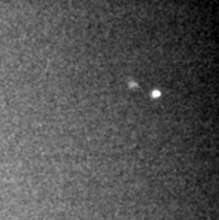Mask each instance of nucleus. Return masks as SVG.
<instances>
[{"label": "nucleus", "mask_w": 219, "mask_h": 220, "mask_svg": "<svg viewBox=\"0 0 219 220\" xmlns=\"http://www.w3.org/2000/svg\"><path fill=\"white\" fill-rule=\"evenodd\" d=\"M152 95H154V97H158L159 92H158V91H154V94H152Z\"/></svg>", "instance_id": "1"}]
</instances>
